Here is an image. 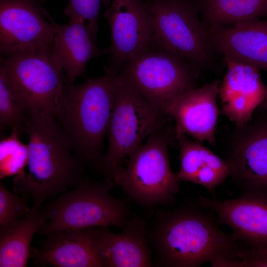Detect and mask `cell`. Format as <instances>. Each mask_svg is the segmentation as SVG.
Returning <instances> with one entry per match:
<instances>
[{
	"label": "cell",
	"mask_w": 267,
	"mask_h": 267,
	"mask_svg": "<svg viewBox=\"0 0 267 267\" xmlns=\"http://www.w3.org/2000/svg\"><path fill=\"white\" fill-rule=\"evenodd\" d=\"M102 16L111 33L104 73L118 76L128 59L151 44V15L143 0H111Z\"/></svg>",
	"instance_id": "cell-12"
},
{
	"label": "cell",
	"mask_w": 267,
	"mask_h": 267,
	"mask_svg": "<svg viewBox=\"0 0 267 267\" xmlns=\"http://www.w3.org/2000/svg\"><path fill=\"white\" fill-rule=\"evenodd\" d=\"M29 198L13 193L0 182V225L24 217L31 211Z\"/></svg>",
	"instance_id": "cell-26"
},
{
	"label": "cell",
	"mask_w": 267,
	"mask_h": 267,
	"mask_svg": "<svg viewBox=\"0 0 267 267\" xmlns=\"http://www.w3.org/2000/svg\"><path fill=\"white\" fill-rule=\"evenodd\" d=\"M0 74L26 111L52 112L66 80L50 50L26 52L0 57Z\"/></svg>",
	"instance_id": "cell-9"
},
{
	"label": "cell",
	"mask_w": 267,
	"mask_h": 267,
	"mask_svg": "<svg viewBox=\"0 0 267 267\" xmlns=\"http://www.w3.org/2000/svg\"><path fill=\"white\" fill-rule=\"evenodd\" d=\"M179 149L180 168L177 176L206 187L213 196L217 186L229 176L225 161L205 147L201 141H192L182 134L177 138Z\"/></svg>",
	"instance_id": "cell-20"
},
{
	"label": "cell",
	"mask_w": 267,
	"mask_h": 267,
	"mask_svg": "<svg viewBox=\"0 0 267 267\" xmlns=\"http://www.w3.org/2000/svg\"><path fill=\"white\" fill-rule=\"evenodd\" d=\"M29 137L28 172L13 180L15 192L33 201V209L80 184L85 167L76 157L70 140L52 112H26Z\"/></svg>",
	"instance_id": "cell-2"
},
{
	"label": "cell",
	"mask_w": 267,
	"mask_h": 267,
	"mask_svg": "<svg viewBox=\"0 0 267 267\" xmlns=\"http://www.w3.org/2000/svg\"><path fill=\"white\" fill-rule=\"evenodd\" d=\"M107 53V48L98 46L97 37L84 20L69 17L66 24H58L50 54L65 72L68 82L73 83L79 76H84L86 65L91 59Z\"/></svg>",
	"instance_id": "cell-18"
},
{
	"label": "cell",
	"mask_w": 267,
	"mask_h": 267,
	"mask_svg": "<svg viewBox=\"0 0 267 267\" xmlns=\"http://www.w3.org/2000/svg\"><path fill=\"white\" fill-rule=\"evenodd\" d=\"M221 81L216 79L181 95L172 101L165 111L175 121L176 138L186 134L196 140L216 143L215 132L220 113L217 103Z\"/></svg>",
	"instance_id": "cell-15"
},
{
	"label": "cell",
	"mask_w": 267,
	"mask_h": 267,
	"mask_svg": "<svg viewBox=\"0 0 267 267\" xmlns=\"http://www.w3.org/2000/svg\"><path fill=\"white\" fill-rule=\"evenodd\" d=\"M44 224L40 209L0 225V267H27L31 243Z\"/></svg>",
	"instance_id": "cell-21"
},
{
	"label": "cell",
	"mask_w": 267,
	"mask_h": 267,
	"mask_svg": "<svg viewBox=\"0 0 267 267\" xmlns=\"http://www.w3.org/2000/svg\"><path fill=\"white\" fill-rule=\"evenodd\" d=\"M44 236L39 247L31 248L33 266L105 267L97 226L57 231Z\"/></svg>",
	"instance_id": "cell-14"
},
{
	"label": "cell",
	"mask_w": 267,
	"mask_h": 267,
	"mask_svg": "<svg viewBox=\"0 0 267 267\" xmlns=\"http://www.w3.org/2000/svg\"><path fill=\"white\" fill-rule=\"evenodd\" d=\"M214 54L228 60L267 71V18L234 25L206 28Z\"/></svg>",
	"instance_id": "cell-16"
},
{
	"label": "cell",
	"mask_w": 267,
	"mask_h": 267,
	"mask_svg": "<svg viewBox=\"0 0 267 267\" xmlns=\"http://www.w3.org/2000/svg\"><path fill=\"white\" fill-rule=\"evenodd\" d=\"M14 132L0 141V178L23 174L27 166L29 149Z\"/></svg>",
	"instance_id": "cell-23"
},
{
	"label": "cell",
	"mask_w": 267,
	"mask_h": 267,
	"mask_svg": "<svg viewBox=\"0 0 267 267\" xmlns=\"http://www.w3.org/2000/svg\"><path fill=\"white\" fill-rule=\"evenodd\" d=\"M117 78L104 73L77 85L66 79L55 111L76 157L85 167L103 176L102 149L114 107Z\"/></svg>",
	"instance_id": "cell-3"
},
{
	"label": "cell",
	"mask_w": 267,
	"mask_h": 267,
	"mask_svg": "<svg viewBox=\"0 0 267 267\" xmlns=\"http://www.w3.org/2000/svg\"><path fill=\"white\" fill-rule=\"evenodd\" d=\"M260 106L267 111V97L264 99Z\"/></svg>",
	"instance_id": "cell-27"
},
{
	"label": "cell",
	"mask_w": 267,
	"mask_h": 267,
	"mask_svg": "<svg viewBox=\"0 0 267 267\" xmlns=\"http://www.w3.org/2000/svg\"><path fill=\"white\" fill-rule=\"evenodd\" d=\"M119 73L165 115L172 101L198 88L199 75L179 56L152 44L128 59Z\"/></svg>",
	"instance_id": "cell-8"
},
{
	"label": "cell",
	"mask_w": 267,
	"mask_h": 267,
	"mask_svg": "<svg viewBox=\"0 0 267 267\" xmlns=\"http://www.w3.org/2000/svg\"><path fill=\"white\" fill-rule=\"evenodd\" d=\"M58 24L34 0H0V55L50 50Z\"/></svg>",
	"instance_id": "cell-11"
},
{
	"label": "cell",
	"mask_w": 267,
	"mask_h": 267,
	"mask_svg": "<svg viewBox=\"0 0 267 267\" xmlns=\"http://www.w3.org/2000/svg\"><path fill=\"white\" fill-rule=\"evenodd\" d=\"M113 184L86 178L80 184L45 202L40 208L44 224L38 233L97 226L123 229L132 218L129 205L112 196Z\"/></svg>",
	"instance_id": "cell-4"
},
{
	"label": "cell",
	"mask_w": 267,
	"mask_h": 267,
	"mask_svg": "<svg viewBox=\"0 0 267 267\" xmlns=\"http://www.w3.org/2000/svg\"><path fill=\"white\" fill-rule=\"evenodd\" d=\"M206 28L234 25L267 18V0H196Z\"/></svg>",
	"instance_id": "cell-22"
},
{
	"label": "cell",
	"mask_w": 267,
	"mask_h": 267,
	"mask_svg": "<svg viewBox=\"0 0 267 267\" xmlns=\"http://www.w3.org/2000/svg\"><path fill=\"white\" fill-rule=\"evenodd\" d=\"M111 1V0H68L63 12L68 18H79L85 21L97 37L100 7H108Z\"/></svg>",
	"instance_id": "cell-25"
},
{
	"label": "cell",
	"mask_w": 267,
	"mask_h": 267,
	"mask_svg": "<svg viewBox=\"0 0 267 267\" xmlns=\"http://www.w3.org/2000/svg\"><path fill=\"white\" fill-rule=\"evenodd\" d=\"M224 158L234 183L245 192L267 194V111L259 106L251 120L235 126L225 144Z\"/></svg>",
	"instance_id": "cell-10"
},
{
	"label": "cell",
	"mask_w": 267,
	"mask_h": 267,
	"mask_svg": "<svg viewBox=\"0 0 267 267\" xmlns=\"http://www.w3.org/2000/svg\"><path fill=\"white\" fill-rule=\"evenodd\" d=\"M143 0L152 19V44L179 56L199 74L213 65L196 0Z\"/></svg>",
	"instance_id": "cell-7"
},
{
	"label": "cell",
	"mask_w": 267,
	"mask_h": 267,
	"mask_svg": "<svg viewBox=\"0 0 267 267\" xmlns=\"http://www.w3.org/2000/svg\"><path fill=\"white\" fill-rule=\"evenodd\" d=\"M169 129L153 134L128 156L112 180L133 201L144 208L170 207L176 202L181 182L171 170L168 153Z\"/></svg>",
	"instance_id": "cell-5"
},
{
	"label": "cell",
	"mask_w": 267,
	"mask_h": 267,
	"mask_svg": "<svg viewBox=\"0 0 267 267\" xmlns=\"http://www.w3.org/2000/svg\"><path fill=\"white\" fill-rule=\"evenodd\" d=\"M198 203L213 212L219 223L229 227L243 250L267 249V194L245 192L222 200L199 195Z\"/></svg>",
	"instance_id": "cell-13"
},
{
	"label": "cell",
	"mask_w": 267,
	"mask_h": 267,
	"mask_svg": "<svg viewBox=\"0 0 267 267\" xmlns=\"http://www.w3.org/2000/svg\"><path fill=\"white\" fill-rule=\"evenodd\" d=\"M166 116L144 98L125 76L118 75L104 155L105 179L112 183L125 158L145 138L167 128Z\"/></svg>",
	"instance_id": "cell-6"
},
{
	"label": "cell",
	"mask_w": 267,
	"mask_h": 267,
	"mask_svg": "<svg viewBox=\"0 0 267 267\" xmlns=\"http://www.w3.org/2000/svg\"><path fill=\"white\" fill-rule=\"evenodd\" d=\"M226 73L219 88L222 113L236 126L247 124L267 97V88L255 68L224 61Z\"/></svg>",
	"instance_id": "cell-17"
},
{
	"label": "cell",
	"mask_w": 267,
	"mask_h": 267,
	"mask_svg": "<svg viewBox=\"0 0 267 267\" xmlns=\"http://www.w3.org/2000/svg\"><path fill=\"white\" fill-rule=\"evenodd\" d=\"M147 224L145 218L135 215L119 234L112 232L108 226H97L99 247L105 267L153 266L147 238Z\"/></svg>",
	"instance_id": "cell-19"
},
{
	"label": "cell",
	"mask_w": 267,
	"mask_h": 267,
	"mask_svg": "<svg viewBox=\"0 0 267 267\" xmlns=\"http://www.w3.org/2000/svg\"><path fill=\"white\" fill-rule=\"evenodd\" d=\"M155 208L147 224V238L159 267H197L210 262L225 267L239 244L223 231L215 215L197 202Z\"/></svg>",
	"instance_id": "cell-1"
},
{
	"label": "cell",
	"mask_w": 267,
	"mask_h": 267,
	"mask_svg": "<svg viewBox=\"0 0 267 267\" xmlns=\"http://www.w3.org/2000/svg\"><path fill=\"white\" fill-rule=\"evenodd\" d=\"M26 111L16 100L0 74V128H10L21 137L25 134Z\"/></svg>",
	"instance_id": "cell-24"
}]
</instances>
